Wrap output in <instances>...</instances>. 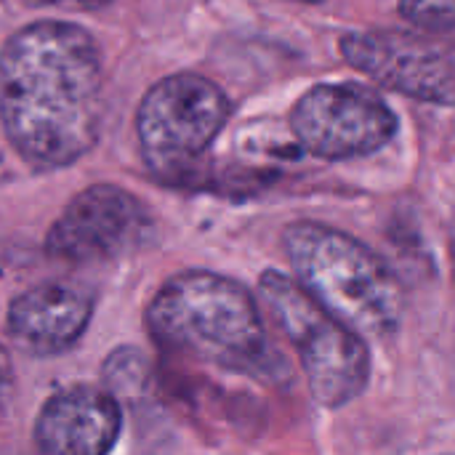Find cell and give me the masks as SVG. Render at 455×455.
I'll return each instance as SVG.
<instances>
[{
  "instance_id": "10",
  "label": "cell",
  "mask_w": 455,
  "mask_h": 455,
  "mask_svg": "<svg viewBox=\"0 0 455 455\" xmlns=\"http://www.w3.org/2000/svg\"><path fill=\"white\" fill-rule=\"evenodd\" d=\"M123 413L112 392L72 387L53 395L35 424V443L48 455H104L117 443Z\"/></svg>"
},
{
  "instance_id": "1",
  "label": "cell",
  "mask_w": 455,
  "mask_h": 455,
  "mask_svg": "<svg viewBox=\"0 0 455 455\" xmlns=\"http://www.w3.org/2000/svg\"><path fill=\"white\" fill-rule=\"evenodd\" d=\"M101 53L72 21H32L0 51V117L13 149L37 168L77 163L99 139Z\"/></svg>"
},
{
  "instance_id": "6",
  "label": "cell",
  "mask_w": 455,
  "mask_h": 455,
  "mask_svg": "<svg viewBox=\"0 0 455 455\" xmlns=\"http://www.w3.org/2000/svg\"><path fill=\"white\" fill-rule=\"evenodd\" d=\"M291 131L320 160H352L387 147L397 133V115L365 85L323 83L296 101Z\"/></svg>"
},
{
  "instance_id": "8",
  "label": "cell",
  "mask_w": 455,
  "mask_h": 455,
  "mask_svg": "<svg viewBox=\"0 0 455 455\" xmlns=\"http://www.w3.org/2000/svg\"><path fill=\"white\" fill-rule=\"evenodd\" d=\"M149 229V213L131 192L93 184L75 195L45 235V253L69 264H99L133 251Z\"/></svg>"
},
{
  "instance_id": "4",
  "label": "cell",
  "mask_w": 455,
  "mask_h": 455,
  "mask_svg": "<svg viewBox=\"0 0 455 455\" xmlns=\"http://www.w3.org/2000/svg\"><path fill=\"white\" fill-rule=\"evenodd\" d=\"M259 291L272 317L296 347L312 397L323 408H344L357 400L371 381L368 339L333 317L299 280L283 272H264Z\"/></svg>"
},
{
  "instance_id": "11",
  "label": "cell",
  "mask_w": 455,
  "mask_h": 455,
  "mask_svg": "<svg viewBox=\"0 0 455 455\" xmlns=\"http://www.w3.org/2000/svg\"><path fill=\"white\" fill-rule=\"evenodd\" d=\"M400 13L429 32H451L455 24V0H400Z\"/></svg>"
},
{
  "instance_id": "14",
  "label": "cell",
  "mask_w": 455,
  "mask_h": 455,
  "mask_svg": "<svg viewBox=\"0 0 455 455\" xmlns=\"http://www.w3.org/2000/svg\"><path fill=\"white\" fill-rule=\"evenodd\" d=\"M299 3H323V0H299Z\"/></svg>"
},
{
  "instance_id": "12",
  "label": "cell",
  "mask_w": 455,
  "mask_h": 455,
  "mask_svg": "<svg viewBox=\"0 0 455 455\" xmlns=\"http://www.w3.org/2000/svg\"><path fill=\"white\" fill-rule=\"evenodd\" d=\"M11 389H13V373H11V360L5 355V349L0 347V416L8 405V397H11Z\"/></svg>"
},
{
  "instance_id": "3",
  "label": "cell",
  "mask_w": 455,
  "mask_h": 455,
  "mask_svg": "<svg viewBox=\"0 0 455 455\" xmlns=\"http://www.w3.org/2000/svg\"><path fill=\"white\" fill-rule=\"evenodd\" d=\"M283 245L299 285L363 339H389L405 315V291L389 264L357 237L320 224L293 221Z\"/></svg>"
},
{
  "instance_id": "5",
  "label": "cell",
  "mask_w": 455,
  "mask_h": 455,
  "mask_svg": "<svg viewBox=\"0 0 455 455\" xmlns=\"http://www.w3.org/2000/svg\"><path fill=\"white\" fill-rule=\"evenodd\" d=\"M229 112V99L213 80L195 72L163 77L136 112L141 157L163 176L189 171L224 131Z\"/></svg>"
},
{
  "instance_id": "13",
  "label": "cell",
  "mask_w": 455,
  "mask_h": 455,
  "mask_svg": "<svg viewBox=\"0 0 455 455\" xmlns=\"http://www.w3.org/2000/svg\"><path fill=\"white\" fill-rule=\"evenodd\" d=\"M29 3H40V5H61V3H72V5H80V8H101V5H107L109 0H29Z\"/></svg>"
},
{
  "instance_id": "7",
  "label": "cell",
  "mask_w": 455,
  "mask_h": 455,
  "mask_svg": "<svg viewBox=\"0 0 455 455\" xmlns=\"http://www.w3.org/2000/svg\"><path fill=\"white\" fill-rule=\"evenodd\" d=\"M341 53L389 91L429 104H453V48L437 37L397 29L349 32L341 37Z\"/></svg>"
},
{
  "instance_id": "2",
  "label": "cell",
  "mask_w": 455,
  "mask_h": 455,
  "mask_svg": "<svg viewBox=\"0 0 455 455\" xmlns=\"http://www.w3.org/2000/svg\"><path fill=\"white\" fill-rule=\"evenodd\" d=\"M147 331L171 355L235 373L261 371L269 355L264 320L251 291L203 269L173 275L152 296Z\"/></svg>"
},
{
  "instance_id": "9",
  "label": "cell",
  "mask_w": 455,
  "mask_h": 455,
  "mask_svg": "<svg viewBox=\"0 0 455 455\" xmlns=\"http://www.w3.org/2000/svg\"><path fill=\"white\" fill-rule=\"evenodd\" d=\"M93 317V291L83 283L51 280L24 291L5 315L8 336L32 355H59L77 344Z\"/></svg>"
}]
</instances>
